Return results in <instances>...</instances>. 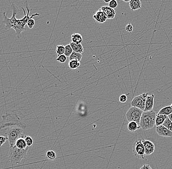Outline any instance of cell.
Returning <instances> with one entry per match:
<instances>
[{
    "label": "cell",
    "instance_id": "cell-1",
    "mask_svg": "<svg viewBox=\"0 0 172 169\" xmlns=\"http://www.w3.org/2000/svg\"><path fill=\"white\" fill-rule=\"evenodd\" d=\"M2 120L0 121V130L12 126H19L23 129L27 127V124L23 122L17 111L13 110L11 113L6 114L2 116Z\"/></svg>",
    "mask_w": 172,
    "mask_h": 169
},
{
    "label": "cell",
    "instance_id": "cell-2",
    "mask_svg": "<svg viewBox=\"0 0 172 169\" xmlns=\"http://www.w3.org/2000/svg\"><path fill=\"white\" fill-rule=\"evenodd\" d=\"M156 115V113L154 110L143 112L139 123L141 128L146 131L154 127Z\"/></svg>",
    "mask_w": 172,
    "mask_h": 169
},
{
    "label": "cell",
    "instance_id": "cell-3",
    "mask_svg": "<svg viewBox=\"0 0 172 169\" xmlns=\"http://www.w3.org/2000/svg\"><path fill=\"white\" fill-rule=\"evenodd\" d=\"M28 148L25 150L18 149L15 146L10 148V160L12 165L19 164L22 160L27 157Z\"/></svg>",
    "mask_w": 172,
    "mask_h": 169
},
{
    "label": "cell",
    "instance_id": "cell-4",
    "mask_svg": "<svg viewBox=\"0 0 172 169\" xmlns=\"http://www.w3.org/2000/svg\"><path fill=\"white\" fill-rule=\"evenodd\" d=\"M23 129L19 126H12L7 128L8 140L9 141L10 148L15 145L16 141L23 136Z\"/></svg>",
    "mask_w": 172,
    "mask_h": 169
},
{
    "label": "cell",
    "instance_id": "cell-5",
    "mask_svg": "<svg viewBox=\"0 0 172 169\" xmlns=\"http://www.w3.org/2000/svg\"><path fill=\"white\" fill-rule=\"evenodd\" d=\"M11 5V8L12 10V16L10 18H8L6 14V12H3V23L6 25L5 29L10 30L12 28L14 24L17 19L16 18V16L17 14V12H19V8L16 6L14 3H10Z\"/></svg>",
    "mask_w": 172,
    "mask_h": 169
},
{
    "label": "cell",
    "instance_id": "cell-6",
    "mask_svg": "<svg viewBox=\"0 0 172 169\" xmlns=\"http://www.w3.org/2000/svg\"><path fill=\"white\" fill-rule=\"evenodd\" d=\"M143 113V111L136 107H131L129 108L126 114V118L129 122L135 121L139 124L141 117Z\"/></svg>",
    "mask_w": 172,
    "mask_h": 169
},
{
    "label": "cell",
    "instance_id": "cell-7",
    "mask_svg": "<svg viewBox=\"0 0 172 169\" xmlns=\"http://www.w3.org/2000/svg\"><path fill=\"white\" fill-rule=\"evenodd\" d=\"M143 140L142 138H138L135 141L133 144V152L135 157L144 159L146 157V155Z\"/></svg>",
    "mask_w": 172,
    "mask_h": 169
},
{
    "label": "cell",
    "instance_id": "cell-8",
    "mask_svg": "<svg viewBox=\"0 0 172 169\" xmlns=\"http://www.w3.org/2000/svg\"><path fill=\"white\" fill-rule=\"evenodd\" d=\"M148 93H143L141 95L135 96L131 101V107H135L140 109L141 110L144 111L145 107V103L147 96H148Z\"/></svg>",
    "mask_w": 172,
    "mask_h": 169
},
{
    "label": "cell",
    "instance_id": "cell-9",
    "mask_svg": "<svg viewBox=\"0 0 172 169\" xmlns=\"http://www.w3.org/2000/svg\"><path fill=\"white\" fill-rule=\"evenodd\" d=\"M25 24L22 22L21 19H17L16 21L12 28L15 30L18 38H20L21 35L22 34V33L24 30H25Z\"/></svg>",
    "mask_w": 172,
    "mask_h": 169
},
{
    "label": "cell",
    "instance_id": "cell-10",
    "mask_svg": "<svg viewBox=\"0 0 172 169\" xmlns=\"http://www.w3.org/2000/svg\"><path fill=\"white\" fill-rule=\"evenodd\" d=\"M155 131L158 135L160 137L166 138H170L172 137V132L163 125L157 126L155 128Z\"/></svg>",
    "mask_w": 172,
    "mask_h": 169
},
{
    "label": "cell",
    "instance_id": "cell-11",
    "mask_svg": "<svg viewBox=\"0 0 172 169\" xmlns=\"http://www.w3.org/2000/svg\"><path fill=\"white\" fill-rule=\"evenodd\" d=\"M143 143L145 148L146 155H150L155 151V145L152 141L148 140H143Z\"/></svg>",
    "mask_w": 172,
    "mask_h": 169
},
{
    "label": "cell",
    "instance_id": "cell-12",
    "mask_svg": "<svg viewBox=\"0 0 172 169\" xmlns=\"http://www.w3.org/2000/svg\"><path fill=\"white\" fill-rule=\"evenodd\" d=\"M100 10L106 16L107 19L111 20L114 19L116 15V11L114 9H112L108 6H102Z\"/></svg>",
    "mask_w": 172,
    "mask_h": 169
},
{
    "label": "cell",
    "instance_id": "cell-13",
    "mask_svg": "<svg viewBox=\"0 0 172 169\" xmlns=\"http://www.w3.org/2000/svg\"><path fill=\"white\" fill-rule=\"evenodd\" d=\"M155 96L153 94L149 95L147 96V99L146 101L145 107L143 112H147L153 110V105H154V99Z\"/></svg>",
    "mask_w": 172,
    "mask_h": 169
},
{
    "label": "cell",
    "instance_id": "cell-14",
    "mask_svg": "<svg viewBox=\"0 0 172 169\" xmlns=\"http://www.w3.org/2000/svg\"><path fill=\"white\" fill-rule=\"evenodd\" d=\"M92 18L100 23H104L107 20L106 16L100 9L94 14L92 16Z\"/></svg>",
    "mask_w": 172,
    "mask_h": 169
},
{
    "label": "cell",
    "instance_id": "cell-15",
    "mask_svg": "<svg viewBox=\"0 0 172 169\" xmlns=\"http://www.w3.org/2000/svg\"><path fill=\"white\" fill-rule=\"evenodd\" d=\"M129 6L132 11H135L140 9L142 4L140 0H131L129 2Z\"/></svg>",
    "mask_w": 172,
    "mask_h": 169
},
{
    "label": "cell",
    "instance_id": "cell-16",
    "mask_svg": "<svg viewBox=\"0 0 172 169\" xmlns=\"http://www.w3.org/2000/svg\"><path fill=\"white\" fill-rule=\"evenodd\" d=\"M69 44L73 51L80 54H82L84 52V48L81 44H75L73 42H71Z\"/></svg>",
    "mask_w": 172,
    "mask_h": 169
},
{
    "label": "cell",
    "instance_id": "cell-17",
    "mask_svg": "<svg viewBox=\"0 0 172 169\" xmlns=\"http://www.w3.org/2000/svg\"><path fill=\"white\" fill-rule=\"evenodd\" d=\"M15 146L18 149L22 150H25L28 147L23 137H22L17 140V141H16Z\"/></svg>",
    "mask_w": 172,
    "mask_h": 169
},
{
    "label": "cell",
    "instance_id": "cell-18",
    "mask_svg": "<svg viewBox=\"0 0 172 169\" xmlns=\"http://www.w3.org/2000/svg\"><path fill=\"white\" fill-rule=\"evenodd\" d=\"M172 113V107L171 106H167L166 107H163L160 110L158 113V115H165L166 116H169Z\"/></svg>",
    "mask_w": 172,
    "mask_h": 169
},
{
    "label": "cell",
    "instance_id": "cell-19",
    "mask_svg": "<svg viewBox=\"0 0 172 169\" xmlns=\"http://www.w3.org/2000/svg\"><path fill=\"white\" fill-rule=\"evenodd\" d=\"M168 116H165V115H156V119H155V125H156V127L158 126L163 125V123L164 122L165 120H166V118Z\"/></svg>",
    "mask_w": 172,
    "mask_h": 169
},
{
    "label": "cell",
    "instance_id": "cell-20",
    "mask_svg": "<svg viewBox=\"0 0 172 169\" xmlns=\"http://www.w3.org/2000/svg\"><path fill=\"white\" fill-rule=\"evenodd\" d=\"M127 128L128 129L129 131H130V132H135L141 128L139 124H138L136 122L131 121V122H129L128 124Z\"/></svg>",
    "mask_w": 172,
    "mask_h": 169
},
{
    "label": "cell",
    "instance_id": "cell-21",
    "mask_svg": "<svg viewBox=\"0 0 172 169\" xmlns=\"http://www.w3.org/2000/svg\"><path fill=\"white\" fill-rule=\"evenodd\" d=\"M72 42L75 44H81L83 41V37L79 33H74L72 35Z\"/></svg>",
    "mask_w": 172,
    "mask_h": 169
},
{
    "label": "cell",
    "instance_id": "cell-22",
    "mask_svg": "<svg viewBox=\"0 0 172 169\" xmlns=\"http://www.w3.org/2000/svg\"><path fill=\"white\" fill-rule=\"evenodd\" d=\"M82 58V55L80 53H76L75 52H73L72 55H70V57H69V60L72 61V60H76L80 62L81 61Z\"/></svg>",
    "mask_w": 172,
    "mask_h": 169
},
{
    "label": "cell",
    "instance_id": "cell-23",
    "mask_svg": "<svg viewBox=\"0 0 172 169\" xmlns=\"http://www.w3.org/2000/svg\"><path fill=\"white\" fill-rule=\"evenodd\" d=\"M69 68L72 69H76L80 66L81 63L76 60H72L69 62Z\"/></svg>",
    "mask_w": 172,
    "mask_h": 169
},
{
    "label": "cell",
    "instance_id": "cell-24",
    "mask_svg": "<svg viewBox=\"0 0 172 169\" xmlns=\"http://www.w3.org/2000/svg\"><path fill=\"white\" fill-rule=\"evenodd\" d=\"M65 51L64 55L67 57H69L72 52H74L72 50V48L70 47L69 44L65 46Z\"/></svg>",
    "mask_w": 172,
    "mask_h": 169
},
{
    "label": "cell",
    "instance_id": "cell-25",
    "mask_svg": "<svg viewBox=\"0 0 172 169\" xmlns=\"http://www.w3.org/2000/svg\"><path fill=\"white\" fill-rule=\"evenodd\" d=\"M65 51V47L64 45H59L57 46L56 52L58 56L64 55Z\"/></svg>",
    "mask_w": 172,
    "mask_h": 169
},
{
    "label": "cell",
    "instance_id": "cell-26",
    "mask_svg": "<svg viewBox=\"0 0 172 169\" xmlns=\"http://www.w3.org/2000/svg\"><path fill=\"white\" fill-rule=\"evenodd\" d=\"M46 155H47V158L50 160H53L55 159V158H56V154L55 153V152L53 151H48L47 152Z\"/></svg>",
    "mask_w": 172,
    "mask_h": 169
},
{
    "label": "cell",
    "instance_id": "cell-27",
    "mask_svg": "<svg viewBox=\"0 0 172 169\" xmlns=\"http://www.w3.org/2000/svg\"><path fill=\"white\" fill-rule=\"evenodd\" d=\"M163 125L169 129V130L172 132V122L171 121L169 118L168 117L166 120H165L163 124Z\"/></svg>",
    "mask_w": 172,
    "mask_h": 169
},
{
    "label": "cell",
    "instance_id": "cell-28",
    "mask_svg": "<svg viewBox=\"0 0 172 169\" xmlns=\"http://www.w3.org/2000/svg\"><path fill=\"white\" fill-rule=\"evenodd\" d=\"M23 138L25 139L26 144H27V146L28 147L32 145L33 144V140L32 138H31V137L28 136V135H24Z\"/></svg>",
    "mask_w": 172,
    "mask_h": 169
},
{
    "label": "cell",
    "instance_id": "cell-29",
    "mask_svg": "<svg viewBox=\"0 0 172 169\" xmlns=\"http://www.w3.org/2000/svg\"><path fill=\"white\" fill-rule=\"evenodd\" d=\"M118 5V3L116 0H111L109 3H108V6L112 9H114Z\"/></svg>",
    "mask_w": 172,
    "mask_h": 169
},
{
    "label": "cell",
    "instance_id": "cell-30",
    "mask_svg": "<svg viewBox=\"0 0 172 169\" xmlns=\"http://www.w3.org/2000/svg\"><path fill=\"white\" fill-rule=\"evenodd\" d=\"M67 57L65 55H62L58 56V57H57L56 61L61 62V63H65L67 61Z\"/></svg>",
    "mask_w": 172,
    "mask_h": 169
},
{
    "label": "cell",
    "instance_id": "cell-31",
    "mask_svg": "<svg viewBox=\"0 0 172 169\" xmlns=\"http://www.w3.org/2000/svg\"><path fill=\"white\" fill-rule=\"evenodd\" d=\"M35 24V22L33 19H30L27 23V25L28 27V28L30 29L33 28V27L34 26Z\"/></svg>",
    "mask_w": 172,
    "mask_h": 169
},
{
    "label": "cell",
    "instance_id": "cell-32",
    "mask_svg": "<svg viewBox=\"0 0 172 169\" xmlns=\"http://www.w3.org/2000/svg\"><path fill=\"white\" fill-rule=\"evenodd\" d=\"M128 99V97L125 94H123V95H121L119 98V101L121 103H125L127 101Z\"/></svg>",
    "mask_w": 172,
    "mask_h": 169
},
{
    "label": "cell",
    "instance_id": "cell-33",
    "mask_svg": "<svg viewBox=\"0 0 172 169\" xmlns=\"http://www.w3.org/2000/svg\"><path fill=\"white\" fill-rule=\"evenodd\" d=\"M133 28L131 23H129L125 27V30L128 32L131 33L133 31Z\"/></svg>",
    "mask_w": 172,
    "mask_h": 169
},
{
    "label": "cell",
    "instance_id": "cell-34",
    "mask_svg": "<svg viewBox=\"0 0 172 169\" xmlns=\"http://www.w3.org/2000/svg\"><path fill=\"white\" fill-rule=\"evenodd\" d=\"M8 140V137L0 136V147H2Z\"/></svg>",
    "mask_w": 172,
    "mask_h": 169
},
{
    "label": "cell",
    "instance_id": "cell-35",
    "mask_svg": "<svg viewBox=\"0 0 172 169\" xmlns=\"http://www.w3.org/2000/svg\"><path fill=\"white\" fill-rule=\"evenodd\" d=\"M139 169H152V168L149 165L146 164L144 165Z\"/></svg>",
    "mask_w": 172,
    "mask_h": 169
},
{
    "label": "cell",
    "instance_id": "cell-36",
    "mask_svg": "<svg viewBox=\"0 0 172 169\" xmlns=\"http://www.w3.org/2000/svg\"><path fill=\"white\" fill-rule=\"evenodd\" d=\"M168 118L172 122V113L171 115H169V116H168Z\"/></svg>",
    "mask_w": 172,
    "mask_h": 169
},
{
    "label": "cell",
    "instance_id": "cell-37",
    "mask_svg": "<svg viewBox=\"0 0 172 169\" xmlns=\"http://www.w3.org/2000/svg\"><path fill=\"white\" fill-rule=\"evenodd\" d=\"M110 1H111V0H108V1H107V0H104V2L106 3H109Z\"/></svg>",
    "mask_w": 172,
    "mask_h": 169
},
{
    "label": "cell",
    "instance_id": "cell-38",
    "mask_svg": "<svg viewBox=\"0 0 172 169\" xmlns=\"http://www.w3.org/2000/svg\"><path fill=\"white\" fill-rule=\"evenodd\" d=\"M131 0H123V2H125V3H129L130 2Z\"/></svg>",
    "mask_w": 172,
    "mask_h": 169
},
{
    "label": "cell",
    "instance_id": "cell-39",
    "mask_svg": "<svg viewBox=\"0 0 172 169\" xmlns=\"http://www.w3.org/2000/svg\"><path fill=\"white\" fill-rule=\"evenodd\" d=\"M171 106H172V104H171Z\"/></svg>",
    "mask_w": 172,
    "mask_h": 169
}]
</instances>
